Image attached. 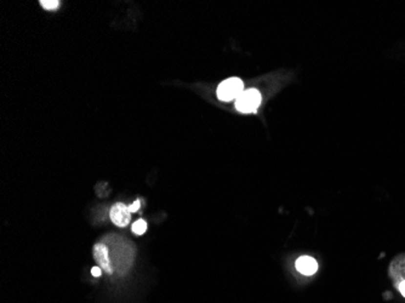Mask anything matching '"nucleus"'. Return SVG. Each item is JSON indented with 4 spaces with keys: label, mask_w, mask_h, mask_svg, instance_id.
I'll use <instances>...</instances> for the list:
<instances>
[{
    "label": "nucleus",
    "mask_w": 405,
    "mask_h": 303,
    "mask_svg": "<svg viewBox=\"0 0 405 303\" xmlns=\"http://www.w3.org/2000/svg\"><path fill=\"white\" fill-rule=\"evenodd\" d=\"M261 93L256 89L244 90L235 100V108L240 113H255L261 105Z\"/></svg>",
    "instance_id": "f257e3e1"
},
{
    "label": "nucleus",
    "mask_w": 405,
    "mask_h": 303,
    "mask_svg": "<svg viewBox=\"0 0 405 303\" xmlns=\"http://www.w3.org/2000/svg\"><path fill=\"white\" fill-rule=\"evenodd\" d=\"M244 84L239 78H230L221 83L217 87V97L221 101L230 102L236 100L243 93Z\"/></svg>",
    "instance_id": "f03ea898"
},
{
    "label": "nucleus",
    "mask_w": 405,
    "mask_h": 303,
    "mask_svg": "<svg viewBox=\"0 0 405 303\" xmlns=\"http://www.w3.org/2000/svg\"><path fill=\"white\" fill-rule=\"evenodd\" d=\"M388 275L396 289L402 282H405V254L398 255L392 260L389 263Z\"/></svg>",
    "instance_id": "7ed1b4c3"
},
{
    "label": "nucleus",
    "mask_w": 405,
    "mask_h": 303,
    "mask_svg": "<svg viewBox=\"0 0 405 303\" xmlns=\"http://www.w3.org/2000/svg\"><path fill=\"white\" fill-rule=\"evenodd\" d=\"M109 216L115 226L127 227L129 224L130 219H131V212L129 210V206H127L123 203H117L110 209Z\"/></svg>",
    "instance_id": "20e7f679"
},
{
    "label": "nucleus",
    "mask_w": 405,
    "mask_h": 303,
    "mask_svg": "<svg viewBox=\"0 0 405 303\" xmlns=\"http://www.w3.org/2000/svg\"><path fill=\"white\" fill-rule=\"evenodd\" d=\"M296 269L301 273V274L307 275V277H311V275L316 274L317 271H318V262H317L316 259H313L312 256H304L298 257L296 260Z\"/></svg>",
    "instance_id": "39448f33"
},
{
    "label": "nucleus",
    "mask_w": 405,
    "mask_h": 303,
    "mask_svg": "<svg viewBox=\"0 0 405 303\" xmlns=\"http://www.w3.org/2000/svg\"><path fill=\"white\" fill-rule=\"evenodd\" d=\"M94 257L97 261V263L101 266V268L105 269L107 273H112L113 268L112 264H110L109 260V254H108V249L106 247V245L103 244H96L94 246Z\"/></svg>",
    "instance_id": "423d86ee"
},
{
    "label": "nucleus",
    "mask_w": 405,
    "mask_h": 303,
    "mask_svg": "<svg viewBox=\"0 0 405 303\" xmlns=\"http://www.w3.org/2000/svg\"><path fill=\"white\" fill-rule=\"evenodd\" d=\"M147 231V223L143 219H137L134 224H132V232L137 236H142L145 232Z\"/></svg>",
    "instance_id": "0eeeda50"
},
{
    "label": "nucleus",
    "mask_w": 405,
    "mask_h": 303,
    "mask_svg": "<svg viewBox=\"0 0 405 303\" xmlns=\"http://www.w3.org/2000/svg\"><path fill=\"white\" fill-rule=\"evenodd\" d=\"M42 6L46 10H55L59 7L60 1L59 0H42L40 1Z\"/></svg>",
    "instance_id": "6e6552de"
},
{
    "label": "nucleus",
    "mask_w": 405,
    "mask_h": 303,
    "mask_svg": "<svg viewBox=\"0 0 405 303\" xmlns=\"http://www.w3.org/2000/svg\"><path fill=\"white\" fill-rule=\"evenodd\" d=\"M140 205H141L140 200H136L135 203H132L131 205L129 206V210H130V212H136V211H138V209H140Z\"/></svg>",
    "instance_id": "1a4fd4ad"
},
{
    "label": "nucleus",
    "mask_w": 405,
    "mask_h": 303,
    "mask_svg": "<svg viewBox=\"0 0 405 303\" xmlns=\"http://www.w3.org/2000/svg\"><path fill=\"white\" fill-rule=\"evenodd\" d=\"M91 273H92V275H94V277L99 278V277H101L102 271H101V268H100V267H94V268L91 269Z\"/></svg>",
    "instance_id": "9d476101"
}]
</instances>
